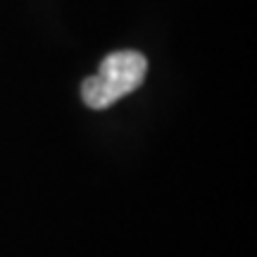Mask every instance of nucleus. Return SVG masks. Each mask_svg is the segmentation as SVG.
<instances>
[{"instance_id":"obj_1","label":"nucleus","mask_w":257,"mask_h":257,"mask_svg":"<svg viewBox=\"0 0 257 257\" xmlns=\"http://www.w3.org/2000/svg\"><path fill=\"white\" fill-rule=\"evenodd\" d=\"M148 60L136 50H117L100 62V69L81 83V98L91 110H105L143 83Z\"/></svg>"}]
</instances>
